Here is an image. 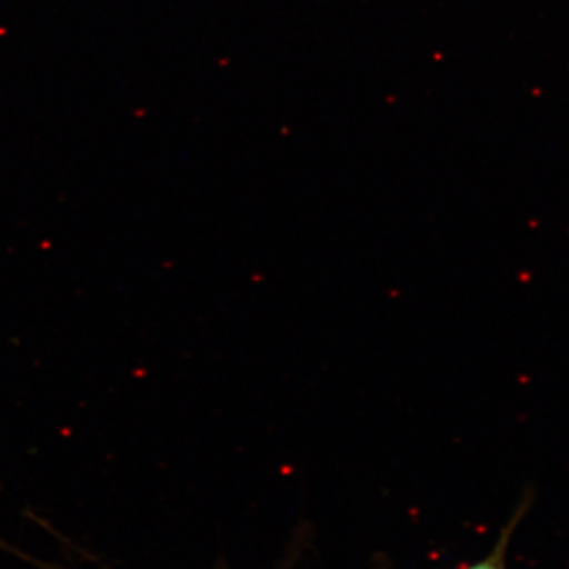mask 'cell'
Wrapping results in <instances>:
<instances>
[{
  "label": "cell",
  "mask_w": 569,
  "mask_h": 569,
  "mask_svg": "<svg viewBox=\"0 0 569 569\" xmlns=\"http://www.w3.org/2000/svg\"><path fill=\"white\" fill-rule=\"evenodd\" d=\"M516 523H518V518L512 519L508 529L503 530V533L500 535L497 546L493 548L492 552L489 553L488 559L479 561V563L468 569H507V550Z\"/></svg>",
  "instance_id": "6da1fadb"
}]
</instances>
